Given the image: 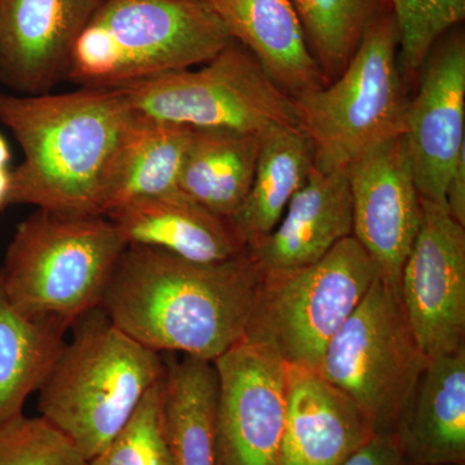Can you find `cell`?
<instances>
[{"instance_id":"1","label":"cell","mask_w":465,"mask_h":465,"mask_svg":"<svg viewBox=\"0 0 465 465\" xmlns=\"http://www.w3.org/2000/svg\"><path fill=\"white\" fill-rule=\"evenodd\" d=\"M262 274L250 250L195 262L127 244L100 307L143 347L213 362L246 336Z\"/></svg>"},{"instance_id":"2","label":"cell","mask_w":465,"mask_h":465,"mask_svg":"<svg viewBox=\"0 0 465 465\" xmlns=\"http://www.w3.org/2000/svg\"><path fill=\"white\" fill-rule=\"evenodd\" d=\"M134 116L116 88L0 94V122L24 153L11 171L9 206L104 216L110 174Z\"/></svg>"},{"instance_id":"3","label":"cell","mask_w":465,"mask_h":465,"mask_svg":"<svg viewBox=\"0 0 465 465\" xmlns=\"http://www.w3.org/2000/svg\"><path fill=\"white\" fill-rule=\"evenodd\" d=\"M70 330L39 388L38 411L90 461L163 378L164 358L119 330L101 307Z\"/></svg>"},{"instance_id":"4","label":"cell","mask_w":465,"mask_h":465,"mask_svg":"<svg viewBox=\"0 0 465 465\" xmlns=\"http://www.w3.org/2000/svg\"><path fill=\"white\" fill-rule=\"evenodd\" d=\"M125 246L106 216L36 208L15 232L0 283L24 316L69 331L100 307Z\"/></svg>"},{"instance_id":"5","label":"cell","mask_w":465,"mask_h":465,"mask_svg":"<svg viewBox=\"0 0 465 465\" xmlns=\"http://www.w3.org/2000/svg\"><path fill=\"white\" fill-rule=\"evenodd\" d=\"M232 41L204 0H104L76 39L67 78L115 88L203 65Z\"/></svg>"},{"instance_id":"6","label":"cell","mask_w":465,"mask_h":465,"mask_svg":"<svg viewBox=\"0 0 465 465\" xmlns=\"http://www.w3.org/2000/svg\"><path fill=\"white\" fill-rule=\"evenodd\" d=\"M406 81L391 8L367 27L344 72L320 90L293 99L298 125L314 148V166L345 167L402 136Z\"/></svg>"},{"instance_id":"7","label":"cell","mask_w":465,"mask_h":465,"mask_svg":"<svg viewBox=\"0 0 465 465\" xmlns=\"http://www.w3.org/2000/svg\"><path fill=\"white\" fill-rule=\"evenodd\" d=\"M379 275L353 235L313 264L266 271L246 336L273 345L289 365L317 372L327 345Z\"/></svg>"},{"instance_id":"8","label":"cell","mask_w":465,"mask_h":465,"mask_svg":"<svg viewBox=\"0 0 465 465\" xmlns=\"http://www.w3.org/2000/svg\"><path fill=\"white\" fill-rule=\"evenodd\" d=\"M428 361L399 287L381 274L327 345L317 372L363 410L376 434L393 433Z\"/></svg>"},{"instance_id":"9","label":"cell","mask_w":465,"mask_h":465,"mask_svg":"<svg viewBox=\"0 0 465 465\" xmlns=\"http://www.w3.org/2000/svg\"><path fill=\"white\" fill-rule=\"evenodd\" d=\"M115 88L137 114L194 130L262 134L273 125H298L292 99L232 39L200 69Z\"/></svg>"},{"instance_id":"10","label":"cell","mask_w":465,"mask_h":465,"mask_svg":"<svg viewBox=\"0 0 465 465\" xmlns=\"http://www.w3.org/2000/svg\"><path fill=\"white\" fill-rule=\"evenodd\" d=\"M213 365L216 465H280L289 363L273 345L244 336Z\"/></svg>"},{"instance_id":"11","label":"cell","mask_w":465,"mask_h":465,"mask_svg":"<svg viewBox=\"0 0 465 465\" xmlns=\"http://www.w3.org/2000/svg\"><path fill=\"white\" fill-rule=\"evenodd\" d=\"M401 304L428 358L465 347V226L423 200L420 231L401 271Z\"/></svg>"},{"instance_id":"12","label":"cell","mask_w":465,"mask_h":465,"mask_svg":"<svg viewBox=\"0 0 465 465\" xmlns=\"http://www.w3.org/2000/svg\"><path fill=\"white\" fill-rule=\"evenodd\" d=\"M418 78L403 143L420 197L446 207L450 180L465 157V38L459 26L433 45Z\"/></svg>"},{"instance_id":"13","label":"cell","mask_w":465,"mask_h":465,"mask_svg":"<svg viewBox=\"0 0 465 465\" xmlns=\"http://www.w3.org/2000/svg\"><path fill=\"white\" fill-rule=\"evenodd\" d=\"M353 235L387 282L399 287L401 271L423 220L402 136L370 150L347 167Z\"/></svg>"},{"instance_id":"14","label":"cell","mask_w":465,"mask_h":465,"mask_svg":"<svg viewBox=\"0 0 465 465\" xmlns=\"http://www.w3.org/2000/svg\"><path fill=\"white\" fill-rule=\"evenodd\" d=\"M104 0H0V82L47 94L65 78L73 48Z\"/></svg>"},{"instance_id":"15","label":"cell","mask_w":465,"mask_h":465,"mask_svg":"<svg viewBox=\"0 0 465 465\" xmlns=\"http://www.w3.org/2000/svg\"><path fill=\"white\" fill-rule=\"evenodd\" d=\"M375 434L347 393L313 370L289 365L280 465H342Z\"/></svg>"},{"instance_id":"16","label":"cell","mask_w":465,"mask_h":465,"mask_svg":"<svg viewBox=\"0 0 465 465\" xmlns=\"http://www.w3.org/2000/svg\"><path fill=\"white\" fill-rule=\"evenodd\" d=\"M351 232L353 206L347 168L314 166L273 232L249 250L262 271H289L322 259Z\"/></svg>"},{"instance_id":"17","label":"cell","mask_w":465,"mask_h":465,"mask_svg":"<svg viewBox=\"0 0 465 465\" xmlns=\"http://www.w3.org/2000/svg\"><path fill=\"white\" fill-rule=\"evenodd\" d=\"M105 216L125 244L167 251L191 262H225L249 250L232 219L180 191L128 202Z\"/></svg>"},{"instance_id":"18","label":"cell","mask_w":465,"mask_h":465,"mask_svg":"<svg viewBox=\"0 0 465 465\" xmlns=\"http://www.w3.org/2000/svg\"><path fill=\"white\" fill-rule=\"evenodd\" d=\"M232 41L258 60L291 99L329 84L309 48L292 0H204Z\"/></svg>"},{"instance_id":"19","label":"cell","mask_w":465,"mask_h":465,"mask_svg":"<svg viewBox=\"0 0 465 465\" xmlns=\"http://www.w3.org/2000/svg\"><path fill=\"white\" fill-rule=\"evenodd\" d=\"M393 436L410 465L465 464V347L430 358Z\"/></svg>"},{"instance_id":"20","label":"cell","mask_w":465,"mask_h":465,"mask_svg":"<svg viewBox=\"0 0 465 465\" xmlns=\"http://www.w3.org/2000/svg\"><path fill=\"white\" fill-rule=\"evenodd\" d=\"M313 167V145L299 125H273L260 134L252 185L232 219L247 247L273 232Z\"/></svg>"},{"instance_id":"21","label":"cell","mask_w":465,"mask_h":465,"mask_svg":"<svg viewBox=\"0 0 465 465\" xmlns=\"http://www.w3.org/2000/svg\"><path fill=\"white\" fill-rule=\"evenodd\" d=\"M180 356L163 354V420L173 465H216V367Z\"/></svg>"},{"instance_id":"22","label":"cell","mask_w":465,"mask_h":465,"mask_svg":"<svg viewBox=\"0 0 465 465\" xmlns=\"http://www.w3.org/2000/svg\"><path fill=\"white\" fill-rule=\"evenodd\" d=\"M259 148L260 134L193 128L180 192L217 215L232 219L249 195Z\"/></svg>"},{"instance_id":"23","label":"cell","mask_w":465,"mask_h":465,"mask_svg":"<svg viewBox=\"0 0 465 465\" xmlns=\"http://www.w3.org/2000/svg\"><path fill=\"white\" fill-rule=\"evenodd\" d=\"M193 128L137 114L125 136L104 198L103 215L140 200L180 191Z\"/></svg>"},{"instance_id":"24","label":"cell","mask_w":465,"mask_h":465,"mask_svg":"<svg viewBox=\"0 0 465 465\" xmlns=\"http://www.w3.org/2000/svg\"><path fill=\"white\" fill-rule=\"evenodd\" d=\"M67 330L24 316L0 283V425L24 415L65 344Z\"/></svg>"},{"instance_id":"25","label":"cell","mask_w":465,"mask_h":465,"mask_svg":"<svg viewBox=\"0 0 465 465\" xmlns=\"http://www.w3.org/2000/svg\"><path fill=\"white\" fill-rule=\"evenodd\" d=\"M312 54L327 82L338 78L367 27L391 8L390 0H292Z\"/></svg>"},{"instance_id":"26","label":"cell","mask_w":465,"mask_h":465,"mask_svg":"<svg viewBox=\"0 0 465 465\" xmlns=\"http://www.w3.org/2000/svg\"><path fill=\"white\" fill-rule=\"evenodd\" d=\"M400 32L406 84L418 79L433 45L465 18V0H390Z\"/></svg>"},{"instance_id":"27","label":"cell","mask_w":465,"mask_h":465,"mask_svg":"<svg viewBox=\"0 0 465 465\" xmlns=\"http://www.w3.org/2000/svg\"><path fill=\"white\" fill-rule=\"evenodd\" d=\"M164 376V375H163ZM88 465H173L163 420V378Z\"/></svg>"},{"instance_id":"28","label":"cell","mask_w":465,"mask_h":465,"mask_svg":"<svg viewBox=\"0 0 465 465\" xmlns=\"http://www.w3.org/2000/svg\"><path fill=\"white\" fill-rule=\"evenodd\" d=\"M0 465H88V460L41 416L21 415L0 425Z\"/></svg>"},{"instance_id":"29","label":"cell","mask_w":465,"mask_h":465,"mask_svg":"<svg viewBox=\"0 0 465 465\" xmlns=\"http://www.w3.org/2000/svg\"><path fill=\"white\" fill-rule=\"evenodd\" d=\"M342 465H410L393 433L375 434Z\"/></svg>"},{"instance_id":"30","label":"cell","mask_w":465,"mask_h":465,"mask_svg":"<svg viewBox=\"0 0 465 465\" xmlns=\"http://www.w3.org/2000/svg\"><path fill=\"white\" fill-rule=\"evenodd\" d=\"M446 210L459 224L465 226V157L460 159L450 180Z\"/></svg>"},{"instance_id":"31","label":"cell","mask_w":465,"mask_h":465,"mask_svg":"<svg viewBox=\"0 0 465 465\" xmlns=\"http://www.w3.org/2000/svg\"><path fill=\"white\" fill-rule=\"evenodd\" d=\"M9 192H11V171L0 167V210L8 207Z\"/></svg>"},{"instance_id":"32","label":"cell","mask_w":465,"mask_h":465,"mask_svg":"<svg viewBox=\"0 0 465 465\" xmlns=\"http://www.w3.org/2000/svg\"><path fill=\"white\" fill-rule=\"evenodd\" d=\"M11 159V150H9L8 143L5 137L0 134V167H7Z\"/></svg>"},{"instance_id":"33","label":"cell","mask_w":465,"mask_h":465,"mask_svg":"<svg viewBox=\"0 0 465 465\" xmlns=\"http://www.w3.org/2000/svg\"><path fill=\"white\" fill-rule=\"evenodd\" d=\"M461 465H465V464H461Z\"/></svg>"}]
</instances>
